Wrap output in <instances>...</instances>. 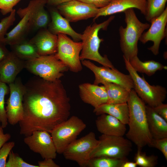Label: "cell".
I'll list each match as a JSON object with an SVG mask.
<instances>
[{"mask_svg": "<svg viewBox=\"0 0 167 167\" xmlns=\"http://www.w3.org/2000/svg\"><path fill=\"white\" fill-rule=\"evenodd\" d=\"M11 46L12 52L22 60L28 61L40 56L35 46L30 41L23 40Z\"/></svg>", "mask_w": 167, "mask_h": 167, "instance_id": "cell-27", "label": "cell"}, {"mask_svg": "<svg viewBox=\"0 0 167 167\" xmlns=\"http://www.w3.org/2000/svg\"><path fill=\"white\" fill-rule=\"evenodd\" d=\"M79 95L84 103L94 108L108 102V96L104 86L89 83L81 84L79 86Z\"/></svg>", "mask_w": 167, "mask_h": 167, "instance_id": "cell-19", "label": "cell"}, {"mask_svg": "<svg viewBox=\"0 0 167 167\" xmlns=\"http://www.w3.org/2000/svg\"><path fill=\"white\" fill-rule=\"evenodd\" d=\"M137 166L135 161H130L127 160L123 163L121 167H136Z\"/></svg>", "mask_w": 167, "mask_h": 167, "instance_id": "cell-44", "label": "cell"}, {"mask_svg": "<svg viewBox=\"0 0 167 167\" xmlns=\"http://www.w3.org/2000/svg\"><path fill=\"white\" fill-rule=\"evenodd\" d=\"M8 91L6 84L0 81V123L3 128L6 127L8 123L5 107V97Z\"/></svg>", "mask_w": 167, "mask_h": 167, "instance_id": "cell-31", "label": "cell"}, {"mask_svg": "<svg viewBox=\"0 0 167 167\" xmlns=\"http://www.w3.org/2000/svg\"><path fill=\"white\" fill-rule=\"evenodd\" d=\"M58 11L69 21L94 18L99 8L78 0H71L57 6Z\"/></svg>", "mask_w": 167, "mask_h": 167, "instance_id": "cell-15", "label": "cell"}, {"mask_svg": "<svg viewBox=\"0 0 167 167\" xmlns=\"http://www.w3.org/2000/svg\"><path fill=\"white\" fill-rule=\"evenodd\" d=\"M15 10L14 9L7 17L3 18L0 21V43L4 44L6 32L15 20Z\"/></svg>", "mask_w": 167, "mask_h": 167, "instance_id": "cell-33", "label": "cell"}, {"mask_svg": "<svg viewBox=\"0 0 167 167\" xmlns=\"http://www.w3.org/2000/svg\"><path fill=\"white\" fill-rule=\"evenodd\" d=\"M147 12L145 15L146 19L151 22L160 16L164 11L167 0H145Z\"/></svg>", "mask_w": 167, "mask_h": 167, "instance_id": "cell-29", "label": "cell"}, {"mask_svg": "<svg viewBox=\"0 0 167 167\" xmlns=\"http://www.w3.org/2000/svg\"><path fill=\"white\" fill-rule=\"evenodd\" d=\"M129 110L127 125L129 129L126 138L134 143L138 148L150 145L153 139L150 132L146 112V104L134 89L130 92L127 102Z\"/></svg>", "mask_w": 167, "mask_h": 167, "instance_id": "cell-2", "label": "cell"}, {"mask_svg": "<svg viewBox=\"0 0 167 167\" xmlns=\"http://www.w3.org/2000/svg\"><path fill=\"white\" fill-rule=\"evenodd\" d=\"M25 68L36 75L50 81L60 79L63 75V73L69 69L56 54L40 56L26 61Z\"/></svg>", "mask_w": 167, "mask_h": 167, "instance_id": "cell-6", "label": "cell"}, {"mask_svg": "<svg viewBox=\"0 0 167 167\" xmlns=\"http://www.w3.org/2000/svg\"><path fill=\"white\" fill-rule=\"evenodd\" d=\"M45 6L41 7L34 16L32 28L35 30L45 28L49 24V16Z\"/></svg>", "mask_w": 167, "mask_h": 167, "instance_id": "cell-32", "label": "cell"}, {"mask_svg": "<svg viewBox=\"0 0 167 167\" xmlns=\"http://www.w3.org/2000/svg\"><path fill=\"white\" fill-rule=\"evenodd\" d=\"M81 63L94 73V84L109 82L120 85L130 91L134 88L133 82L129 74H124L115 68L98 66L86 59L82 60Z\"/></svg>", "mask_w": 167, "mask_h": 167, "instance_id": "cell-12", "label": "cell"}, {"mask_svg": "<svg viewBox=\"0 0 167 167\" xmlns=\"http://www.w3.org/2000/svg\"><path fill=\"white\" fill-rule=\"evenodd\" d=\"M47 3L53 6H58L71 0H45Z\"/></svg>", "mask_w": 167, "mask_h": 167, "instance_id": "cell-43", "label": "cell"}, {"mask_svg": "<svg viewBox=\"0 0 167 167\" xmlns=\"http://www.w3.org/2000/svg\"><path fill=\"white\" fill-rule=\"evenodd\" d=\"M131 8L139 10L144 16L147 12V5L145 0H112L107 6L99 8L95 20L100 16L111 15L123 12Z\"/></svg>", "mask_w": 167, "mask_h": 167, "instance_id": "cell-17", "label": "cell"}, {"mask_svg": "<svg viewBox=\"0 0 167 167\" xmlns=\"http://www.w3.org/2000/svg\"><path fill=\"white\" fill-rule=\"evenodd\" d=\"M142 149L138 148L134 157V161L138 166L141 167H154L158 163V157L157 156L152 155H148L142 151Z\"/></svg>", "mask_w": 167, "mask_h": 167, "instance_id": "cell-30", "label": "cell"}, {"mask_svg": "<svg viewBox=\"0 0 167 167\" xmlns=\"http://www.w3.org/2000/svg\"><path fill=\"white\" fill-rule=\"evenodd\" d=\"M133 9L129 8L123 12L126 25L125 28L121 26L119 28L120 46L123 57L129 60L137 56L138 41L144 31L150 25L148 23L141 22Z\"/></svg>", "mask_w": 167, "mask_h": 167, "instance_id": "cell-3", "label": "cell"}, {"mask_svg": "<svg viewBox=\"0 0 167 167\" xmlns=\"http://www.w3.org/2000/svg\"><path fill=\"white\" fill-rule=\"evenodd\" d=\"M149 147L160 150L167 160V137L157 139H153Z\"/></svg>", "mask_w": 167, "mask_h": 167, "instance_id": "cell-36", "label": "cell"}, {"mask_svg": "<svg viewBox=\"0 0 167 167\" xmlns=\"http://www.w3.org/2000/svg\"><path fill=\"white\" fill-rule=\"evenodd\" d=\"M57 36V50L56 54L58 58L71 71L78 72L81 71L82 67L80 54L83 47L82 42L74 41L64 34L60 33Z\"/></svg>", "mask_w": 167, "mask_h": 167, "instance_id": "cell-11", "label": "cell"}, {"mask_svg": "<svg viewBox=\"0 0 167 167\" xmlns=\"http://www.w3.org/2000/svg\"><path fill=\"white\" fill-rule=\"evenodd\" d=\"M99 142L95 133L90 132L72 142L66 148L62 154L66 159L76 162L80 167H87L90 154Z\"/></svg>", "mask_w": 167, "mask_h": 167, "instance_id": "cell-10", "label": "cell"}, {"mask_svg": "<svg viewBox=\"0 0 167 167\" xmlns=\"http://www.w3.org/2000/svg\"><path fill=\"white\" fill-rule=\"evenodd\" d=\"M24 115L19 123L20 134L25 136L37 131L50 133L69 118L70 99L61 81L34 77L24 85Z\"/></svg>", "mask_w": 167, "mask_h": 167, "instance_id": "cell-1", "label": "cell"}, {"mask_svg": "<svg viewBox=\"0 0 167 167\" xmlns=\"http://www.w3.org/2000/svg\"><path fill=\"white\" fill-rule=\"evenodd\" d=\"M3 128L0 124V149L3 145L10 139L11 136L9 133H5Z\"/></svg>", "mask_w": 167, "mask_h": 167, "instance_id": "cell-41", "label": "cell"}, {"mask_svg": "<svg viewBox=\"0 0 167 167\" xmlns=\"http://www.w3.org/2000/svg\"><path fill=\"white\" fill-rule=\"evenodd\" d=\"M6 167H39L38 165L30 164L25 161L19 155L12 150L8 156Z\"/></svg>", "mask_w": 167, "mask_h": 167, "instance_id": "cell-34", "label": "cell"}, {"mask_svg": "<svg viewBox=\"0 0 167 167\" xmlns=\"http://www.w3.org/2000/svg\"><path fill=\"white\" fill-rule=\"evenodd\" d=\"M126 70L131 76L134 88L138 96L147 105L152 107L163 103L167 94L166 89L159 85H150L143 76L141 77L131 65L129 60L123 57Z\"/></svg>", "mask_w": 167, "mask_h": 167, "instance_id": "cell-5", "label": "cell"}, {"mask_svg": "<svg viewBox=\"0 0 167 167\" xmlns=\"http://www.w3.org/2000/svg\"><path fill=\"white\" fill-rule=\"evenodd\" d=\"M21 0H0V11L2 14L5 15L10 13L13 7Z\"/></svg>", "mask_w": 167, "mask_h": 167, "instance_id": "cell-37", "label": "cell"}, {"mask_svg": "<svg viewBox=\"0 0 167 167\" xmlns=\"http://www.w3.org/2000/svg\"><path fill=\"white\" fill-rule=\"evenodd\" d=\"M155 111L167 121V104L162 103L153 107Z\"/></svg>", "mask_w": 167, "mask_h": 167, "instance_id": "cell-39", "label": "cell"}, {"mask_svg": "<svg viewBox=\"0 0 167 167\" xmlns=\"http://www.w3.org/2000/svg\"><path fill=\"white\" fill-rule=\"evenodd\" d=\"M25 68V62L12 52L0 62V81L9 84L14 82Z\"/></svg>", "mask_w": 167, "mask_h": 167, "instance_id": "cell-18", "label": "cell"}, {"mask_svg": "<svg viewBox=\"0 0 167 167\" xmlns=\"http://www.w3.org/2000/svg\"><path fill=\"white\" fill-rule=\"evenodd\" d=\"M5 44L0 43V62L8 54L9 52L4 46Z\"/></svg>", "mask_w": 167, "mask_h": 167, "instance_id": "cell-42", "label": "cell"}, {"mask_svg": "<svg viewBox=\"0 0 167 167\" xmlns=\"http://www.w3.org/2000/svg\"><path fill=\"white\" fill-rule=\"evenodd\" d=\"M86 127L84 121L75 116H72L55 126L50 134L57 153L62 154L66 148Z\"/></svg>", "mask_w": 167, "mask_h": 167, "instance_id": "cell-7", "label": "cell"}, {"mask_svg": "<svg viewBox=\"0 0 167 167\" xmlns=\"http://www.w3.org/2000/svg\"><path fill=\"white\" fill-rule=\"evenodd\" d=\"M114 18V16H111L101 23H95L86 27L82 34L83 47L80 55L81 60L89 59L96 62L105 67L115 68L106 55L103 56L100 54L99 51L100 44L104 40L98 36L99 31L106 29Z\"/></svg>", "mask_w": 167, "mask_h": 167, "instance_id": "cell-4", "label": "cell"}, {"mask_svg": "<svg viewBox=\"0 0 167 167\" xmlns=\"http://www.w3.org/2000/svg\"><path fill=\"white\" fill-rule=\"evenodd\" d=\"M39 167H59L51 158L45 159L43 161H38Z\"/></svg>", "mask_w": 167, "mask_h": 167, "instance_id": "cell-40", "label": "cell"}, {"mask_svg": "<svg viewBox=\"0 0 167 167\" xmlns=\"http://www.w3.org/2000/svg\"><path fill=\"white\" fill-rule=\"evenodd\" d=\"M130 63L137 72L144 73L150 76L157 71L166 69L164 66L159 62L151 60L143 62L136 56L129 60Z\"/></svg>", "mask_w": 167, "mask_h": 167, "instance_id": "cell-26", "label": "cell"}, {"mask_svg": "<svg viewBox=\"0 0 167 167\" xmlns=\"http://www.w3.org/2000/svg\"><path fill=\"white\" fill-rule=\"evenodd\" d=\"M148 30L143 32L139 40L143 44L149 41L153 43L152 46L148 48L154 55L159 53L161 43L165 36L167 23V8L159 16L152 20Z\"/></svg>", "mask_w": 167, "mask_h": 167, "instance_id": "cell-16", "label": "cell"}, {"mask_svg": "<svg viewBox=\"0 0 167 167\" xmlns=\"http://www.w3.org/2000/svg\"><path fill=\"white\" fill-rule=\"evenodd\" d=\"M93 112L97 115L102 114L110 115L127 125L129 110L127 103L112 104L106 103L94 108Z\"/></svg>", "mask_w": 167, "mask_h": 167, "instance_id": "cell-24", "label": "cell"}, {"mask_svg": "<svg viewBox=\"0 0 167 167\" xmlns=\"http://www.w3.org/2000/svg\"><path fill=\"white\" fill-rule=\"evenodd\" d=\"M105 87L108 96L107 103L118 104L127 103L130 91L123 87L115 83L105 82Z\"/></svg>", "mask_w": 167, "mask_h": 167, "instance_id": "cell-25", "label": "cell"}, {"mask_svg": "<svg viewBox=\"0 0 167 167\" xmlns=\"http://www.w3.org/2000/svg\"><path fill=\"white\" fill-rule=\"evenodd\" d=\"M30 41L35 46L40 56L52 55L57 52L58 36L49 30L41 31Z\"/></svg>", "mask_w": 167, "mask_h": 167, "instance_id": "cell-20", "label": "cell"}, {"mask_svg": "<svg viewBox=\"0 0 167 167\" xmlns=\"http://www.w3.org/2000/svg\"><path fill=\"white\" fill-rule=\"evenodd\" d=\"M98 116L95 124L97 130L101 134L123 136L126 134V125L117 118L105 113Z\"/></svg>", "mask_w": 167, "mask_h": 167, "instance_id": "cell-21", "label": "cell"}, {"mask_svg": "<svg viewBox=\"0 0 167 167\" xmlns=\"http://www.w3.org/2000/svg\"><path fill=\"white\" fill-rule=\"evenodd\" d=\"M92 5L98 8L104 7L109 4L112 0H78Z\"/></svg>", "mask_w": 167, "mask_h": 167, "instance_id": "cell-38", "label": "cell"}, {"mask_svg": "<svg viewBox=\"0 0 167 167\" xmlns=\"http://www.w3.org/2000/svg\"><path fill=\"white\" fill-rule=\"evenodd\" d=\"M51 21L49 30L53 34L60 33L70 36L75 41L81 40L82 34L76 32L70 26L69 22L63 17L58 10L51 11Z\"/></svg>", "mask_w": 167, "mask_h": 167, "instance_id": "cell-22", "label": "cell"}, {"mask_svg": "<svg viewBox=\"0 0 167 167\" xmlns=\"http://www.w3.org/2000/svg\"><path fill=\"white\" fill-rule=\"evenodd\" d=\"M46 3L45 0H32L26 7L19 8L17 13L21 20L11 30L6 33L4 44L11 46L23 40L25 35L32 28L36 13Z\"/></svg>", "mask_w": 167, "mask_h": 167, "instance_id": "cell-9", "label": "cell"}, {"mask_svg": "<svg viewBox=\"0 0 167 167\" xmlns=\"http://www.w3.org/2000/svg\"><path fill=\"white\" fill-rule=\"evenodd\" d=\"M9 85L10 94L6 111L8 123L14 125L22 120L23 117L24 85L18 78Z\"/></svg>", "mask_w": 167, "mask_h": 167, "instance_id": "cell-13", "label": "cell"}, {"mask_svg": "<svg viewBox=\"0 0 167 167\" xmlns=\"http://www.w3.org/2000/svg\"><path fill=\"white\" fill-rule=\"evenodd\" d=\"M128 160L127 158H121L101 156L90 158L87 167H121L123 162Z\"/></svg>", "mask_w": 167, "mask_h": 167, "instance_id": "cell-28", "label": "cell"}, {"mask_svg": "<svg viewBox=\"0 0 167 167\" xmlns=\"http://www.w3.org/2000/svg\"><path fill=\"white\" fill-rule=\"evenodd\" d=\"M99 142L91 152L90 158L105 156L127 158L132 150V142L123 136L101 134Z\"/></svg>", "mask_w": 167, "mask_h": 167, "instance_id": "cell-8", "label": "cell"}, {"mask_svg": "<svg viewBox=\"0 0 167 167\" xmlns=\"http://www.w3.org/2000/svg\"><path fill=\"white\" fill-rule=\"evenodd\" d=\"M49 134L45 131H36L25 136L24 141L31 150L39 154L43 159H55L57 152Z\"/></svg>", "mask_w": 167, "mask_h": 167, "instance_id": "cell-14", "label": "cell"}, {"mask_svg": "<svg viewBox=\"0 0 167 167\" xmlns=\"http://www.w3.org/2000/svg\"><path fill=\"white\" fill-rule=\"evenodd\" d=\"M15 146L14 141L5 143L0 149V167H6V159Z\"/></svg>", "mask_w": 167, "mask_h": 167, "instance_id": "cell-35", "label": "cell"}, {"mask_svg": "<svg viewBox=\"0 0 167 167\" xmlns=\"http://www.w3.org/2000/svg\"><path fill=\"white\" fill-rule=\"evenodd\" d=\"M145 109L148 127L152 138L167 137V121L160 116L153 107L146 105Z\"/></svg>", "mask_w": 167, "mask_h": 167, "instance_id": "cell-23", "label": "cell"}]
</instances>
